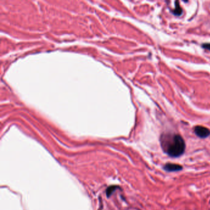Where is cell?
I'll return each mask as SVG.
<instances>
[{
	"mask_svg": "<svg viewBox=\"0 0 210 210\" xmlns=\"http://www.w3.org/2000/svg\"><path fill=\"white\" fill-rule=\"evenodd\" d=\"M203 47L204 48H206L208 50H210V44H204L203 45Z\"/></svg>",
	"mask_w": 210,
	"mask_h": 210,
	"instance_id": "obj_6",
	"label": "cell"
},
{
	"mask_svg": "<svg viewBox=\"0 0 210 210\" xmlns=\"http://www.w3.org/2000/svg\"><path fill=\"white\" fill-rule=\"evenodd\" d=\"M117 187H118L117 186H110V187H109L107 189V190L106 191V194H107V197H110V196L112 195V194L113 192L114 191H115V189L117 188Z\"/></svg>",
	"mask_w": 210,
	"mask_h": 210,
	"instance_id": "obj_5",
	"label": "cell"
},
{
	"mask_svg": "<svg viewBox=\"0 0 210 210\" xmlns=\"http://www.w3.org/2000/svg\"><path fill=\"white\" fill-rule=\"evenodd\" d=\"M160 141L164 152L170 157H179L183 155L185 152V141L179 134H163L161 136Z\"/></svg>",
	"mask_w": 210,
	"mask_h": 210,
	"instance_id": "obj_1",
	"label": "cell"
},
{
	"mask_svg": "<svg viewBox=\"0 0 210 210\" xmlns=\"http://www.w3.org/2000/svg\"><path fill=\"white\" fill-rule=\"evenodd\" d=\"M195 134L200 138H206L210 135V130L207 127L202 126H197L194 127Z\"/></svg>",
	"mask_w": 210,
	"mask_h": 210,
	"instance_id": "obj_2",
	"label": "cell"
},
{
	"mask_svg": "<svg viewBox=\"0 0 210 210\" xmlns=\"http://www.w3.org/2000/svg\"><path fill=\"white\" fill-rule=\"evenodd\" d=\"M176 6L175 11H174V14L176 16H180L182 14V10L181 7H180L179 4H178V1H176Z\"/></svg>",
	"mask_w": 210,
	"mask_h": 210,
	"instance_id": "obj_4",
	"label": "cell"
},
{
	"mask_svg": "<svg viewBox=\"0 0 210 210\" xmlns=\"http://www.w3.org/2000/svg\"><path fill=\"white\" fill-rule=\"evenodd\" d=\"M163 168L164 170L167 172H176L181 171L183 169V167L180 165H178V164L169 163L165 164Z\"/></svg>",
	"mask_w": 210,
	"mask_h": 210,
	"instance_id": "obj_3",
	"label": "cell"
}]
</instances>
